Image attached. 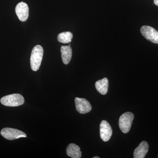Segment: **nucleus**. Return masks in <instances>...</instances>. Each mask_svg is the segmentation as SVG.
Segmentation results:
<instances>
[{
  "instance_id": "nucleus-1",
  "label": "nucleus",
  "mask_w": 158,
  "mask_h": 158,
  "mask_svg": "<svg viewBox=\"0 0 158 158\" xmlns=\"http://www.w3.org/2000/svg\"><path fill=\"white\" fill-rule=\"evenodd\" d=\"M44 54V50L40 45L35 46L31 52V69L34 71L39 69Z\"/></svg>"
},
{
  "instance_id": "nucleus-3",
  "label": "nucleus",
  "mask_w": 158,
  "mask_h": 158,
  "mask_svg": "<svg viewBox=\"0 0 158 158\" xmlns=\"http://www.w3.org/2000/svg\"><path fill=\"white\" fill-rule=\"evenodd\" d=\"M134 118V114L129 112L125 113L120 116L118 125L122 132L127 133L129 131Z\"/></svg>"
},
{
  "instance_id": "nucleus-10",
  "label": "nucleus",
  "mask_w": 158,
  "mask_h": 158,
  "mask_svg": "<svg viewBox=\"0 0 158 158\" xmlns=\"http://www.w3.org/2000/svg\"><path fill=\"white\" fill-rule=\"evenodd\" d=\"M66 153L69 156L72 158H80L81 157L82 153L81 148L78 145L71 143L68 145L66 148Z\"/></svg>"
},
{
  "instance_id": "nucleus-14",
  "label": "nucleus",
  "mask_w": 158,
  "mask_h": 158,
  "mask_svg": "<svg viewBox=\"0 0 158 158\" xmlns=\"http://www.w3.org/2000/svg\"><path fill=\"white\" fill-rule=\"evenodd\" d=\"M154 2L156 6H158V0H154Z\"/></svg>"
},
{
  "instance_id": "nucleus-12",
  "label": "nucleus",
  "mask_w": 158,
  "mask_h": 158,
  "mask_svg": "<svg viewBox=\"0 0 158 158\" xmlns=\"http://www.w3.org/2000/svg\"><path fill=\"white\" fill-rule=\"evenodd\" d=\"M95 88L102 95L107 93L109 88V81L107 78L99 80L95 83Z\"/></svg>"
},
{
  "instance_id": "nucleus-11",
  "label": "nucleus",
  "mask_w": 158,
  "mask_h": 158,
  "mask_svg": "<svg viewBox=\"0 0 158 158\" xmlns=\"http://www.w3.org/2000/svg\"><path fill=\"white\" fill-rule=\"evenodd\" d=\"M61 52L62 62L65 65H67L70 62L72 56V50L70 46H62Z\"/></svg>"
},
{
  "instance_id": "nucleus-9",
  "label": "nucleus",
  "mask_w": 158,
  "mask_h": 158,
  "mask_svg": "<svg viewBox=\"0 0 158 158\" xmlns=\"http://www.w3.org/2000/svg\"><path fill=\"white\" fill-rule=\"evenodd\" d=\"M148 143L147 141H143L136 148L134 152L135 158H144L145 157L148 151Z\"/></svg>"
},
{
  "instance_id": "nucleus-16",
  "label": "nucleus",
  "mask_w": 158,
  "mask_h": 158,
  "mask_svg": "<svg viewBox=\"0 0 158 158\" xmlns=\"http://www.w3.org/2000/svg\"></svg>"
},
{
  "instance_id": "nucleus-13",
  "label": "nucleus",
  "mask_w": 158,
  "mask_h": 158,
  "mask_svg": "<svg viewBox=\"0 0 158 158\" xmlns=\"http://www.w3.org/2000/svg\"><path fill=\"white\" fill-rule=\"evenodd\" d=\"M73 35L70 32H62L58 35V41L63 44L69 43L71 42Z\"/></svg>"
},
{
  "instance_id": "nucleus-6",
  "label": "nucleus",
  "mask_w": 158,
  "mask_h": 158,
  "mask_svg": "<svg viewBox=\"0 0 158 158\" xmlns=\"http://www.w3.org/2000/svg\"><path fill=\"white\" fill-rule=\"evenodd\" d=\"M76 108L81 114H86L90 112L92 109L91 105L86 99L76 98L75 99Z\"/></svg>"
},
{
  "instance_id": "nucleus-7",
  "label": "nucleus",
  "mask_w": 158,
  "mask_h": 158,
  "mask_svg": "<svg viewBox=\"0 0 158 158\" xmlns=\"http://www.w3.org/2000/svg\"><path fill=\"white\" fill-rule=\"evenodd\" d=\"M113 134L112 127L106 120H102L100 124V135L102 141L106 142L110 140Z\"/></svg>"
},
{
  "instance_id": "nucleus-8",
  "label": "nucleus",
  "mask_w": 158,
  "mask_h": 158,
  "mask_svg": "<svg viewBox=\"0 0 158 158\" xmlns=\"http://www.w3.org/2000/svg\"><path fill=\"white\" fill-rule=\"evenodd\" d=\"M15 13L19 19L25 22L29 17V7L27 3L21 2L17 4L15 9Z\"/></svg>"
},
{
  "instance_id": "nucleus-5",
  "label": "nucleus",
  "mask_w": 158,
  "mask_h": 158,
  "mask_svg": "<svg viewBox=\"0 0 158 158\" xmlns=\"http://www.w3.org/2000/svg\"><path fill=\"white\" fill-rule=\"evenodd\" d=\"M141 34L146 39L155 44H158V32L149 26H144L141 29Z\"/></svg>"
},
{
  "instance_id": "nucleus-2",
  "label": "nucleus",
  "mask_w": 158,
  "mask_h": 158,
  "mask_svg": "<svg viewBox=\"0 0 158 158\" xmlns=\"http://www.w3.org/2000/svg\"><path fill=\"white\" fill-rule=\"evenodd\" d=\"M23 97L19 94H14L3 97L1 99L2 104L6 106L16 107L23 104Z\"/></svg>"
},
{
  "instance_id": "nucleus-15",
  "label": "nucleus",
  "mask_w": 158,
  "mask_h": 158,
  "mask_svg": "<svg viewBox=\"0 0 158 158\" xmlns=\"http://www.w3.org/2000/svg\"><path fill=\"white\" fill-rule=\"evenodd\" d=\"M93 158H99V156H95V157H94Z\"/></svg>"
},
{
  "instance_id": "nucleus-4",
  "label": "nucleus",
  "mask_w": 158,
  "mask_h": 158,
  "mask_svg": "<svg viewBox=\"0 0 158 158\" xmlns=\"http://www.w3.org/2000/svg\"><path fill=\"white\" fill-rule=\"evenodd\" d=\"M1 134L4 138L9 140H13L27 137L25 133L19 130L11 128H5L2 130Z\"/></svg>"
}]
</instances>
